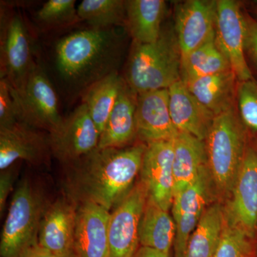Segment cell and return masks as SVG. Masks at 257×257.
<instances>
[{
  "mask_svg": "<svg viewBox=\"0 0 257 257\" xmlns=\"http://www.w3.org/2000/svg\"><path fill=\"white\" fill-rule=\"evenodd\" d=\"M77 206L67 197L49 204L39 230L38 243L58 257L74 254Z\"/></svg>",
  "mask_w": 257,
  "mask_h": 257,
  "instance_id": "cell-16",
  "label": "cell"
},
{
  "mask_svg": "<svg viewBox=\"0 0 257 257\" xmlns=\"http://www.w3.org/2000/svg\"><path fill=\"white\" fill-rule=\"evenodd\" d=\"M137 94L126 82L99 137L98 148H124L137 136Z\"/></svg>",
  "mask_w": 257,
  "mask_h": 257,
  "instance_id": "cell-20",
  "label": "cell"
},
{
  "mask_svg": "<svg viewBox=\"0 0 257 257\" xmlns=\"http://www.w3.org/2000/svg\"><path fill=\"white\" fill-rule=\"evenodd\" d=\"M169 106L173 124L179 133L190 134L204 141L215 116L189 92L183 81L168 89Z\"/></svg>",
  "mask_w": 257,
  "mask_h": 257,
  "instance_id": "cell-19",
  "label": "cell"
},
{
  "mask_svg": "<svg viewBox=\"0 0 257 257\" xmlns=\"http://www.w3.org/2000/svg\"><path fill=\"white\" fill-rule=\"evenodd\" d=\"M174 140L147 144L140 172L148 197L167 211L175 197Z\"/></svg>",
  "mask_w": 257,
  "mask_h": 257,
  "instance_id": "cell-11",
  "label": "cell"
},
{
  "mask_svg": "<svg viewBox=\"0 0 257 257\" xmlns=\"http://www.w3.org/2000/svg\"><path fill=\"white\" fill-rule=\"evenodd\" d=\"M15 165V164H14ZM14 165L2 171L0 175V213L1 215L5 209L7 199L13 189L15 182V169Z\"/></svg>",
  "mask_w": 257,
  "mask_h": 257,
  "instance_id": "cell-34",
  "label": "cell"
},
{
  "mask_svg": "<svg viewBox=\"0 0 257 257\" xmlns=\"http://www.w3.org/2000/svg\"><path fill=\"white\" fill-rule=\"evenodd\" d=\"M109 216V211L94 203H84L77 207L74 241L76 257H111Z\"/></svg>",
  "mask_w": 257,
  "mask_h": 257,
  "instance_id": "cell-18",
  "label": "cell"
},
{
  "mask_svg": "<svg viewBox=\"0 0 257 257\" xmlns=\"http://www.w3.org/2000/svg\"><path fill=\"white\" fill-rule=\"evenodd\" d=\"M207 166L204 141L190 134L179 133L174 140L175 196L188 188Z\"/></svg>",
  "mask_w": 257,
  "mask_h": 257,
  "instance_id": "cell-21",
  "label": "cell"
},
{
  "mask_svg": "<svg viewBox=\"0 0 257 257\" xmlns=\"http://www.w3.org/2000/svg\"><path fill=\"white\" fill-rule=\"evenodd\" d=\"M10 87L18 121L48 133L62 122L57 93L47 74L37 64L21 89L15 90L10 84Z\"/></svg>",
  "mask_w": 257,
  "mask_h": 257,
  "instance_id": "cell-6",
  "label": "cell"
},
{
  "mask_svg": "<svg viewBox=\"0 0 257 257\" xmlns=\"http://www.w3.org/2000/svg\"><path fill=\"white\" fill-rule=\"evenodd\" d=\"M209 169L204 167L196 180L183 192L176 194L172 215L176 225L175 257H185L189 238L205 210L209 187Z\"/></svg>",
  "mask_w": 257,
  "mask_h": 257,
  "instance_id": "cell-15",
  "label": "cell"
},
{
  "mask_svg": "<svg viewBox=\"0 0 257 257\" xmlns=\"http://www.w3.org/2000/svg\"><path fill=\"white\" fill-rule=\"evenodd\" d=\"M48 205L42 193L27 179L15 191L2 231L1 257H19L38 243L40 223Z\"/></svg>",
  "mask_w": 257,
  "mask_h": 257,
  "instance_id": "cell-5",
  "label": "cell"
},
{
  "mask_svg": "<svg viewBox=\"0 0 257 257\" xmlns=\"http://www.w3.org/2000/svg\"><path fill=\"white\" fill-rule=\"evenodd\" d=\"M114 42L110 28H92L71 34L56 47L57 68L65 80L79 84L88 82L89 87L100 79L96 71L109 70L105 66L110 63Z\"/></svg>",
  "mask_w": 257,
  "mask_h": 257,
  "instance_id": "cell-3",
  "label": "cell"
},
{
  "mask_svg": "<svg viewBox=\"0 0 257 257\" xmlns=\"http://www.w3.org/2000/svg\"><path fill=\"white\" fill-rule=\"evenodd\" d=\"M79 20L92 28L109 29L126 25V1L122 0H84L77 7Z\"/></svg>",
  "mask_w": 257,
  "mask_h": 257,
  "instance_id": "cell-28",
  "label": "cell"
},
{
  "mask_svg": "<svg viewBox=\"0 0 257 257\" xmlns=\"http://www.w3.org/2000/svg\"><path fill=\"white\" fill-rule=\"evenodd\" d=\"M246 35L245 52L257 69V21L251 17L246 16Z\"/></svg>",
  "mask_w": 257,
  "mask_h": 257,
  "instance_id": "cell-33",
  "label": "cell"
},
{
  "mask_svg": "<svg viewBox=\"0 0 257 257\" xmlns=\"http://www.w3.org/2000/svg\"><path fill=\"white\" fill-rule=\"evenodd\" d=\"M2 28L0 79H6L13 89L19 90L36 65L32 60L30 36L20 14L4 19Z\"/></svg>",
  "mask_w": 257,
  "mask_h": 257,
  "instance_id": "cell-10",
  "label": "cell"
},
{
  "mask_svg": "<svg viewBox=\"0 0 257 257\" xmlns=\"http://www.w3.org/2000/svg\"><path fill=\"white\" fill-rule=\"evenodd\" d=\"M252 239L226 218L220 241L212 257H256Z\"/></svg>",
  "mask_w": 257,
  "mask_h": 257,
  "instance_id": "cell-29",
  "label": "cell"
},
{
  "mask_svg": "<svg viewBox=\"0 0 257 257\" xmlns=\"http://www.w3.org/2000/svg\"><path fill=\"white\" fill-rule=\"evenodd\" d=\"M216 1L188 0L175 13V35L182 57L215 36Z\"/></svg>",
  "mask_w": 257,
  "mask_h": 257,
  "instance_id": "cell-13",
  "label": "cell"
},
{
  "mask_svg": "<svg viewBox=\"0 0 257 257\" xmlns=\"http://www.w3.org/2000/svg\"><path fill=\"white\" fill-rule=\"evenodd\" d=\"M125 83L126 81L119 74L113 72L93 83L86 89L83 103L87 106L100 135Z\"/></svg>",
  "mask_w": 257,
  "mask_h": 257,
  "instance_id": "cell-25",
  "label": "cell"
},
{
  "mask_svg": "<svg viewBox=\"0 0 257 257\" xmlns=\"http://www.w3.org/2000/svg\"><path fill=\"white\" fill-rule=\"evenodd\" d=\"M236 89L239 116L245 127L257 135V81L238 82Z\"/></svg>",
  "mask_w": 257,
  "mask_h": 257,
  "instance_id": "cell-31",
  "label": "cell"
},
{
  "mask_svg": "<svg viewBox=\"0 0 257 257\" xmlns=\"http://www.w3.org/2000/svg\"><path fill=\"white\" fill-rule=\"evenodd\" d=\"M243 124L234 108L213 119L205 143L207 166L221 192L232 190L246 152Z\"/></svg>",
  "mask_w": 257,
  "mask_h": 257,
  "instance_id": "cell-4",
  "label": "cell"
},
{
  "mask_svg": "<svg viewBox=\"0 0 257 257\" xmlns=\"http://www.w3.org/2000/svg\"><path fill=\"white\" fill-rule=\"evenodd\" d=\"M137 136L147 144L175 140L179 132L171 117L168 89L137 94Z\"/></svg>",
  "mask_w": 257,
  "mask_h": 257,
  "instance_id": "cell-17",
  "label": "cell"
},
{
  "mask_svg": "<svg viewBox=\"0 0 257 257\" xmlns=\"http://www.w3.org/2000/svg\"><path fill=\"white\" fill-rule=\"evenodd\" d=\"M236 79L234 72L229 70L184 84L193 96L216 116L234 108Z\"/></svg>",
  "mask_w": 257,
  "mask_h": 257,
  "instance_id": "cell-22",
  "label": "cell"
},
{
  "mask_svg": "<svg viewBox=\"0 0 257 257\" xmlns=\"http://www.w3.org/2000/svg\"><path fill=\"white\" fill-rule=\"evenodd\" d=\"M175 236L173 217L148 197L139 228L141 246L170 254Z\"/></svg>",
  "mask_w": 257,
  "mask_h": 257,
  "instance_id": "cell-24",
  "label": "cell"
},
{
  "mask_svg": "<svg viewBox=\"0 0 257 257\" xmlns=\"http://www.w3.org/2000/svg\"><path fill=\"white\" fill-rule=\"evenodd\" d=\"M148 193L141 182L133 187L109 216L108 238L111 257H135L139 228Z\"/></svg>",
  "mask_w": 257,
  "mask_h": 257,
  "instance_id": "cell-9",
  "label": "cell"
},
{
  "mask_svg": "<svg viewBox=\"0 0 257 257\" xmlns=\"http://www.w3.org/2000/svg\"><path fill=\"white\" fill-rule=\"evenodd\" d=\"M225 219L219 204L205 209L189 238L185 257H212L221 240Z\"/></svg>",
  "mask_w": 257,
  "mask_h": 257,
  "instance_id": "cell-26",
  "label": "cell"
},
{
  "mask_svg": "<svg viewBox=\"0 0 257 257\" xmlns=\"http://www.w3.org/2000/svg\"><path fill=\"white\" fill-rule=\"evenodd\" d=\"M19 257H58L53 253L42 247L39 243L32 245L25 249Z\"/></svg>",
  "mask_w": 257,
  "mask_h": 257,
  "instance_id": "cell-35",
  "label": "cell"
},
{
  "mask_svg": "<svg viewBox=\"0 0 257 257\" xmlns=\"http://www.w3.org/2000/svg\"><path fill=\"white\" fill-rule=\"evenodd\" d=\"M135 257H170V254H167L161 251H157L153 248L141 246L138 248Z\"/></svg>",
  "mask_w": 257,
  "mask_h": 257,
  "instance_id": "cell-36",
  "label": "cell"
},
{
  "mask_svg": "<svg viewBox=\"0 0 257 257\" xmlns=\"http://www.w3.org/2000/svg\"><path fill=\"white\" fill-rule=\"evenodd\" d=\"M133 43L125 81L135 94L169 89L181 80L182 55L175 32L162 30L153 43Z\"/></svg>",
  "mask_w": 257,
  "mask_h": 257,
  "instance_id": "cell-2",
  "label": "cell"
},
{
  "mask_svg": "<svg viewBox=\"0 0 257 257\" xmlns=\"http://www.w3.org/2000/svg\"><path fill=\"white\" fill-rule=\"evenodd\" d=\"M52 155L49 135L26 123L18 121L0 128V170L9 168L18 160L32 165L47 163Z\"/></svg>",
  "mask_w": 257,
  "mask_h": 257,
  "instance_id": "cell-14",
  "label": "cell"
},
{
  "mask_svg": "<svg viewBox=\"0 0 257 257\" xmlns=\"http://www.w3.org/2000/svg\"><path fill=\"white\" fill-rule=\"evenodd\" d=\"M16 107L9 82L0 79V128H9L18 122Z\"/></svg>",
  "mask_w": 257,
  "mask_h": 257,
  "instance_id": "cell-32",
  "label": "cell"
},
{
  "mask_svg": "<svg viewBox=\"0 0 257 257\" xmlns=\"http://www.w3.org/2000/svg\"><path fill=\"white\" fill-rule=\"evenodd\" d=\"M146 145L126 148H96L67 165L64 189L78 207L94 203L109 211L131 190L141 172Z\"/></svg>",
  "mask_w": 257,
  "mask_h": 257,
  "instance_id": "cell-1",
  "label": "cell"
},
{
  "mask_svg": "<svg viewBox=\"0 0 257 257\" xmlns=\"http://www.w3.org/2000/svg\"><path fill=\"white\" fill-rule=\"evenodd\" d=\"M166 11L167 4L163 0L126 1V25L134 42H156L162 34Z\"/></svg>",
  "mask_w": 257,
  "mask_h": 257,
  "instance_id": "cell-23",
  "label": "cell"
},
{
  "mask_svg": "<svg viewBox=\"0 0 257 257\" xmlns=\"http://www.w3.org/2000/svg\"><path fill=\"white\" fill-rule=\"evenodd\" d=\"M256 153H257V149H256Z\"/></svg>",
  "mask_w": 257,
  "mask_h": 257,
  "instance_id": "cell-38",
  "label": "cell"
},
{
  "mask_svg": "<svg viewBox=\"0 0 257 257\" xmlns=\"http://www.w3.org/2000/svg\"><path fill=\"white\" fill-rule=\"evenodd\" d=\"M246 35V16L234 0H217L215 42L228 60L238 82L252 79L245 57Z\"/></svg>",
  "mask_w": 257,
  "mask_h": 257,
  "instance_id": "cell-8",
  "label": "cell"
},
{
  "mask_svg": "<svg viewBox=\"0 0 257 257\" xmlns=\"http://www.w3.org/2000/svg\"><path fill=\"white\" fill-rule=\"evenodd\" d=\"M75 0H49L37 13V20L48 28L69 26L79 21Z\"/></svg>",
  "mask_w": 257,
  "mask_h": 257,
  "instance_id": "cell-30",
  "label": "cell"
},
{
  "mask_svg": "<svg viewBox=\"0 0 257 257\" xmlns=\"http://www.w3.org/2000/svg\"><path fill=\"white\" fill-rule=\"evenodd\" d=\"M229 70L231 66L218 48L215 36L181 60V80L184 83Z\"/></svg>",
  "mask_w": 257,
  "mask_h": 257,
  "instance_id": "cell-27",
  "label": "cell"
},
{
  "mask_svg": "<svg viewBox=\"0 0 257 257\" xmlns=\"http://www.w3.org/2000/svg\"><path fill=\"white\" fill-rule=\"evenodd\" d=\"M232 192L226 219L253 239L257 231V153L252 147H246Z\"/></svg>",
  "mask_w": 257,
  "mask_h": 257,
  "instance_id": "cell-12",
  "label": "cell"
},
{
  "mask_svg": "<svg viewBox=\"0 0 257 257\" xmlns=\"http://www.w3.org/2000/svg\"><path fill=\"white\" fill-rule=\"evenodd\" d=\"M68 257H76L75 254L72 255V256H68Z\"/></svg>",
  "mask_w": 257,
  "mask_h": 257,
  "instance_id": "cell-37",
  "label": "cell"
},
{
  "mask_svg": "<svg viewBox=\"0 0 257 257\" xmlns=\"http://www.w3.org/2000/svg\"><path fill=\"white\" fill-rule=\"evenodd\" d=\"M48 135L52 155L65 166L96 150L100 137L84 103Z\"/></svg>",
  "mask_w": 257,
  "mask_h": 257,
  "instance_id": "cell-7",
  "label": "cell"
}]
</instances>
